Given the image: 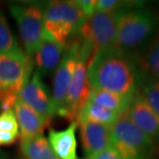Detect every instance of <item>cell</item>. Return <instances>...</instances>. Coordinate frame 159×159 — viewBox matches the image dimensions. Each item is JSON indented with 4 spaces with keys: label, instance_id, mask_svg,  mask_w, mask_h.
I'll return each instance as SVG.
<instances>
[{
    "label": "cell",
    "instance_id": "obj_15",
    "mask_svg": "<svg viewBox=\"0 0 159 159\" xmlns=\"http://www.w3.org/2000/svg\"><path fill=\"white\" fill-rule=\"evenodd\" d=\"M78 122L74 121L60 131L51 129L48 141L58 159H79L77 156L76 129Z\"/></svg>",
    "mask_w": 159,
    "mask_h": 159
},
{
    "label": "cell",
    "instance_id": "obj_24",
    "mask_svg": "<svg viewBox=\"0 0 159 159\" xmlns=\"http://www.w3.org/2000/svg\"><path fill=\"white\" fill-rule=\"evenodd\" d=\"M97 2L95 0H78L76 3L80 6L85 17L91 16L97 10Z\"/></svg>",
    "mask_w": 159,
    "mask_h": 159
},
{
    "label": "cell",
    "instance_id": "obj_5",
    "mask_svg": "<svg viewBox=\"0 0 159 159\" xmlns=\"http://www.w3.org/2000/svg\"><path fill=\"white\" fill-rule=\"evenodd\" d=\"M95 53L93 46L82 40L80 50L79 61L69 87L67 96L58 116L69 121H77L80 111L89 101L90 96V83L88 77V67L91 57Z\"/></svg>",
    "mask_w": 159,
    "mask_h": 159
},
{
    "label": "cell",
    "instance_id": "obj_20",
    "mask_svg": "<svg viewBox=\"0 0 159 159\" xmlns=\"http://www.w3.org/2000/svg\"><path fill=\"white\" fill-rule=\"evenodd\" d=\"M142 95L150 107L159 115V79L145 76L141 79Z\"/></svg>",
    "mask_w": 159,
    "mask_h": 159
},
{
    "label": "cell",
    "instance_id": "obj_14",
    "mask_svg": "<svg viewBox=\"0 0 159 159\" xmlns=\"http://www.w3.org/2000/svg\"><path fill=\"white\" fill-rule=\"evenodd\" d=\"M14 112L20 127V140L43 134L46 126L50 124V122L20 99L14 104Z\"/></svg>",
    "mask_w": 159,
    "mask_h": 159
},
{
    "label": "cell",
    "instance_id": "obj_9",
    "mask_svg": "<svg viewBox=\"0 0 159 159\" xmlns=\"http://www.w3.org/2000/svg\"><path fill=\"white\" fill-rule=\"evenodd\" d=\"M19 99L35 111L48 122L56 115L52 97L38 71L32 74L20 93Z\"/></svg>",
    "mask_w": 159,
    "mask_h": 159
},
{
    "label": "cell",
    "instance_id": "obj_3",
    "mask_svg": "<svg viewBox=\"0 0 159 159\" xmlns=\"http://www.w3.org/2000/svg\"><path fill=\"white\" fill-rule=\"evenodd\" d=\"M118 45L128 51L144 43L159 29V18L154 11L132 2L117 12Z\"/></svg>",
    "mask_w": 159,
    "mask_h": 159
},
{
    "label": "cell",
    "instance_id": "obj_12",
    "mask_svg": "<svg viewBox=\"0 0 159 159\" xmlns=\"http://www.w3.org/2000/svg\"><path fill=\"white\" fill-rule=\"evenodd\" d=\"M80 135L86 158L112 147L111 126L93 122H78Z\"/></svg>",
    "mask_w": 159,
    "mask_h": 159
},
{
    "label": "cell",
    "instance_id": "obj_17",
    "mask_svg": "<svg viewBox=\"0 0 159 159\" xmlns=\"http://www.w3.org/2000/svg\"><path fill=\"white\" fill-rule=\"evenodd\" d=\"M119 116L120 114L116 111H111L88 101L80 111L77 122L88 121L111 127L119 119Z\"/></svg>",
    "mask_w": 159,
    "mask_h": 159
},
{
    "label": "cell",
    "instance_id": "obj_22",
    "mask_svg": "<svg viewBox=\"0 0 159 159\" xmlns=\"http://www.w3.org/2000/svg\"><path fill=\"white\" fill-rule=\"evenodd\" d=\"M0 131L20 135V127L13 109L5 111L0 114Z\"/></svg>",
    "mask_w": 159,
    "mask_h": 159
},
{
    "label": "cell",
    "instance_id": "obj_13",
    "mask_svg": "<svg viewBox=\"0 0 159 159\" xmlns=\"http://www.w3.org/2000/svg\"><path fill=\"white\" fill-rule=\"evenodd\" d=\"M66 47L44 32L43 40L34 54L35 65L41 75H50L57 70Z\"/></svg>",
    "mask_w": 159,
    "mask_h": 159
},
{
    "label": "cell",
    "instance_id": "obj_26",
    "mask_svg": "<svg viewBox=\"0 0 159 159\" xmlns=\"http://www.w3.org/2000/svg\"><path fill=\"white\" fill-rule=\"evenodd\" d=\"M19 134H15L9 132L0 131V146H8L14 143L17 140Z\"/></svg>",
    "mask_w": 159,
    "mask_h": 159
},
{
    "label": "cell",
    "instance_id": "obj_4",
    "mask_svg": "<svg viewBox=\"0 0 159 159\" xmlns=\"http://www.w3.org/2000/svg\"><path fill=\"white\" fill-rule=\"evenodd\" d=\"M85 16L76 1H51L43 9L44 32L65 45L75 37Z\"/></svg>",
    "mask_w": 159,
    "mask_h": 159
},
{
    "label": "cell",
    "instance_id": "obj_2",
    "mask_svg": "<svg viewBox=\"0 0 159 159\" xmlns=\"http://www.w3.org/2000/svg\"><path fill=\"white\" fill-rule=\"evenodd\" d=\"M34 63L18 46L0 54V109L5 111L14 107L23 87L30 80Z\"/></svg>",
    "mask_w": 159,
    "mask_h": 159
},
{
    "label": "cell",
    "instance_id": "obj_10",
    "mask_svg": "<svg viewBox=\"0 0 159 159\" xmlns=\"http://www.w3.org/2000/svg\"><path fill=\"white\" fill-rule=\"evenodd\" d=\"M111 130L115 141L148 156L153 153L154 142L131 120L126 112L119 116Z\"/></svg>",
    "mask_w": 159,
    "mask_h": 159
},
{
    "label": "cell",
    "instance_id": "obj_6",
    "mask_svg": "<svg viewBox=\"0 0 159 159\" xmlns=\"http://www.w3.org/2000/svg\"><path fill=\"white\" fill-rule=\"evenodd\" d=\"M78 35L93 46L95 52L118 48L117 13L96 11L85 17Z\"/></svg>",
    "mask_w": 159,
    "mask_h": 159
},
{
    "label": "cell",
    "instance_id": "obj_8",
    "mask_svg": "<svg viewBox=\"0 0 159 159\" xmlns=\"http://www.w3.org/2000/svg\"><path fill=\"white\" fill-rule=\"evenodd\" d=\"M81 43L82 39L78 34L70 41L64 53L62 60L56 70L52 94V101L56 115H58L62 110L67 96L69 87L79 61Z\"/></svg>",
    "mask_w": 159,
    "mask_h": 159
},
{
    "label": "cell",
    "instance_id": "obj_25",
    "mask_svg": "<svg viewBox=\"0 0 159 159\" xmlns=\"http://www.w3.org/2000/svg\"><path fill=\"white\" fill-rule=\"evenodd\" d=\"M86 159H121L118 152L113 148V147L101 151L99 153L95 154Z\"/></svg>",
    "mask_w": 159,
    "mask_h": 159
},
{
    "label": "cell",
    "instance_id": "obj_1",
    "mask_svg": "<svg viewBox=\"0 0 159 159\" xmlns=\"http://www.w3.org/2000/svg\"><path fill=\"white\" fill-rule=\"evenodd\" d=\"M88 77L92 89L134 96L141 83L137 58L119 47L97 51L91 57Z\"/></svg>",
    "mask_w": 159,
    "mask_h": 159
},
{
    "label": "cell",
    "instance_id": "obj_11",
    "mask_svg": "<svg viewBox=\"0 0 159 159\" xmlns=\"http://www.w3.org/2000/svg\"><path fill=\"white\" fill-rule=\"evenodd\" d=\"M126 114L154 142H159V115L150 107L140 91L134 95Z\"/></svg>",
    "mask_w": 159,
    "mask_h": 159
},
{
    "label": "cell",
    "instance_id": "obj_18",
    "mask_svg": "<svg viewBox=\"0 0 159 159\" xmlns=\"http://www.w3.org/2000/svg\"><path fill=\"white\" fill-rule=\"evenodd\" d=\"M20 150L26 159H58L43 134L20 140Z\"/></svg>",
    "mask_w": 159,
    "mask_h": 159
},
{
    "label": "cell",
    "instance_id": "obj_23",
    "mask_svg": "<svg viewBox=\"0 0 159 159\" xmlns=\"http://www.w3.org/2000/svg\"><path fill=\"white\" fill-rule=\"evenodd\" d=\"M131 4L132 3L129 2L119 1V0H98L97 2L96 11L117 13L118 11L125 8L126 6H130Z\"/></svg>",
    "mask_w": 159,
    "mask_h": 159
},
{
    "label": "cell",
    "instance_id": "obj_19",
    "mask_svg": "<svg viewBox=\"0 0 159 159\" xmlns=\"http://www.w3.org/2000/svg\"><path fill=\"white\" fill-rule=\"evenodd\" d=\"M137 63L140 72L145 76L159 79V34L137 57Z\"/></svg>",
    "mask_w": 159,
    "mask_h": 159
},
{
    "label": "cell",
    "instance_id": "obj_7",
    "mask_svg": "<svg viewBox=\"0 0 159 159\" xmlns=\"http://www.w3.org/2000/svg\"><path fill=\"white\" fill-rule=\"evenodd\" d=\"M10 12L17 23L26 53L34 55L44 35L43 10L34 4H13L10 6Z\"/></svg>",
    "mask_w": 159,
    "mask_h": 159
},
{
    "label": "cell",
    "instance_id": "obj_21",
    "mask_svg": "<svg viewBox=\"0 0 159 159\" xmlns=\"http://www.w3.org/2000/svg\"><path fill=\"white\" fill-rule=\"evenodd\" d=\"M18 47L17 40L11 33L7 20L0 11V54Z\"/></svg>",
    "mask_w": 159,
    "mask_h": 159
},
{
    "label": "cell",
    "instance_id": "obj_16",
    "mask_svg": "<svg viewBox=\"0 0 159 159\" xmlns=\"http://www.w3.org/2000/svg\"><path fill=\"white\" fill-rule=\"evenodd\" d=\"M134 97V96H125L108 90L92 89L89 101L122 115L128 110Z\"/></svg>",
    "mask_w": 159,
    "mask_h": 159
}]
</instances>
